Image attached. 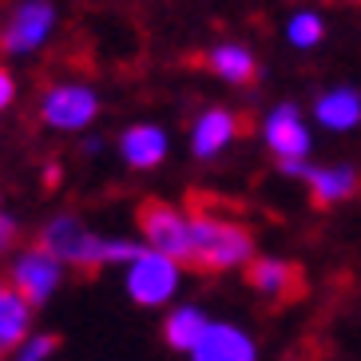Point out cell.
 I'll return each mask as SVG.
<instances>
[{"instance_id":"obj_14","label":"cell","mask_w":361,"mask_h":361,"mask_svg":"<svg viewBox=\"0 0 361 361\" xmlns=\"http://www.w3.org/2000/svg\"><path fill=\"white\" fill-rule=\"evenodd\" d=\"M357 191V171L350 167H322L310 171V195L318 207H329V202H341L345 195Z\"/></svg>"},{"instance_id":"obj_15","label":"cell","mask_w":361,"mask_h":361,"mask_svg":"<svg viewBox=\"0 0 361 361\" xmlns=\"http://www.w3.org/2000/svg\"><path fill=\"white\" fill-rule=\"evenodd\" d=\"M28 318H32V310L24 302L16 290H12L4 302H0V357L12 353L16 345H24V334H28Z\"/></svg>"},{"instance_id":"obj_16","label":"cell","mask_w":361,"mask_h":361,"mask_svg":"<svg viewBox=\"0 0 361 361\" xmlns=\"http://www.w3.org/2000/svg\"><path fill=\"white\" fill-rule=\"evenodd\" d=\"M318 119L326 123V128H334V131L353 128V123L361 119V96H357V92H350V87L329 92V96L318 99Z\"/></svg>"},{"instance_id":"obj_17","label":"cell","mask_w":361,"mask_h":361,"mask_svg":"<svg viewBox=\"0 0 361 361\" xmlns=\"http://www.w3.org/2000/svg\"><path fill=\"white\" fill-rule=\"evenodd\" d=\"M207 329H211L207 318H202L195 306H187V310H175V314H171L163 334H167V345H175V350H195Z\"/></svg>"},{"instance_id":"obj_11","label":"cell","mask_w":361,"mask_h":361,"mask_svg":"<svg viewBox=\"0 0 361 361\" xmlns=\"http://www.w3.org/2000/svg\"><path fill=\"white\" fill-rule=\"evenodd\" d=\"M119 151H123V159H128L131 167L151 171V167H159L163 155H167V139H163L159 128L139 123V128L123 131V139H119Z\"/></svg>"},{"instance_id":"obj_7","label":"cell","mask_w":361,"mask_h":361,"mask_svg":"<svg viewBox=\"0 0 361 361\" xmlns=\"http://www.w3.org/2000/svg\"><path fill=\"white\" fill-rule=\"evenodd\" d=\"M48 32H52V4L28 0V4H20V8L12 12L8 32H4V48L8 52H32V48L44 44Z\"/></svg>"},{"instance_id":"obj_13","label":"cell","mask_w":361,"mask_h":361,"mask_svg":"<svg viewBox=\"0 0 361 361\" xmlns=\"http://www.w3.org/2000/svg\"><path fill=\"white\" fill-rule=\"evenodd\" d=\"M207 68H211L214 75L231 80V84H255V80H258V64H255V56L246 52V48H238V44L214 48V52L207 56Z\"/></svg>"},{"instance_id":"obj_21","label":"cell","mask_w":361,"mask_h":361,"mask_svg":"<svg viewBox=\"0 0 361 361\" xmlns=\"http://www.w3.org/2000/svg\"><path fill=\"white\" fill-rule=\"evenodd\" d=\"M12 231H16V226H12L8 219H4V214H0V246H4V243L12 238Z\"/></svg>"},{"instance_id":"obj_8","label":"cell","mask_w":361,"mask_h":361,"mask_svg":"<svg viewBox=\"0 0 361 361\" xmlns=\"http://www.w3.org/2000/svg\"><path fill=\"white\" fill-rule=\"evenodd\" d=\"M246 278H250V286H255L258 294L274 298V302H294V298L302 294V270L290 266V262L262 258V262H255L246 270Z\"/></svg>"},{"instance_id":"obj_19","label":"cell","mask_w":361,"mask_h":361,"mask_svg":"<svg viewBox=\"0 0 361 361\" xmlns=\"http://www.w3.org/2000/svg\"><path fill=\"white\" fill-rule=\"evenodd\" d=\"M56 345H60V338L56 334H48V338H32V341H24V350L16 353V361H44V357H52Z\"/></svg>"},{"instance_id":"obj_4","label":"cell","mask_w":361,"mask_h":361,"mask_svg":"<svg viewBox=\"0 0 361 361\" xmlns=\"http://www.w3.org/2000/svg\"><path fill=\"white\" fill-rule=\"evenodd\" d=\"M179 286V262L163 250H143L128 270V290L139 306H163Z\"/></svg>"},{"instance_id":"obj_5","label":"cell","mask_w":361,"mask_h":361,"mask_svg":"<svg viewBox=\"0 0 361 361\" xmlns=\"http://www.w3.org/2000/svg\"><path fill=\"white\" fill-rule=\"evenodd\" d=\"M56 282H60V258H56L48 246L24 250V255L12 262V290H16L28 306H40L44 298H52Z\"/></svg>"},{"instance_id":"obj_20","label":"cell","mask_w":361,"mask_h":361,"mask_svg":"<svg viewBox=\"0 0 361 361\" xmlns=\"http://www.w3.org/2000/svg\"><path fill=\"white\" fill-rule=\"evenodd\" d=\"M12 96H16V84H12V75L4 72V68H0V111H4V107L12 104Z\"/></svg>"},{"instance_id":"obj_18","label":"cell","mask_w":361,"mask_h":361,"mask_svg":"<svg viewBox=\"0 0 361 361\" xmlns=\"http://www.w3.org/2000/svg\"><path fill=\"white\" fill-rule=\"evenodd\" d=\"M290 40H294L298 48H314V44L322 40V20L314 16V12L294 16V20H290Z\"/></svg>"},{"instance_id":"obj_10","label":"cell","mask_w":361,"mask_h":361,"mask_svg":"<svg viewBox=\"0 0 361 361\" xmlns=\"http://www.w3.org/2000/svg\"><path fill=\"white\" fill-rule=\"evenodd\" d=\"M191 353L195 361H255V341L234 326H211Z\"/></svg>"},{"instance_id":"obj_6","label":"cell","mask_w":361,"mask_h":361,"mask_svg":"<svg viewBox=\"0 0 361 361\" xmlns=\"http://www.w3.org/2000/svg\"><path fill=\"white\" fill-rule=\"evenodd\" d=\"M96 111H99V99L84 84H60L40 99V119L48 128H64V131L84 128L87 119H96Z\"/></svg>"},{"instance_id":"obj_1","label":"cell","mask_w":361,"mask_h":361,"mask_svg":"<svg viewBox=\"0 0 361 361\" xmlns=\"http://www.w3.org/2000/svg\"><path fill=\"white\" fill-rule=\"evenodd\" d=\"M191 246L195 270H231V266L246 262L255 255V238L250 231L238 223H226V219H214V214H191Z\"/></svg>"},{"instance_id":"obj_9","label":"cell","mask_w":361,"mask_h":361,"mask_svg":"<svg viewBox=\"0 0 361 361\" xmlns=\"http://www.w3.org/2000/svg\"><path fill=\"white\" fill-rule=\"evenodd\" d=\"M266 139H270V147L282 159H302L310 151V135L302 128V119H298V107H290V104L270 111V119H266Z\"/></svg>"},{"instance_id":"obj_3","label":"cell","mask_w":361,"mask_h":361,"mask_svg":"<svg viewBox=\"0 0 361 361\" xmlns=\"http://www.w3.org/2000/svg\"><path fill=\"white\" fill-rule=\"evenodd\" d=\"M139 231H143V238H147L155 250L171 255L183 266H191V258H195L191 219H187L183 211H175L171 202H159V199L139 202Z\"/></svg>"},{"instance_id":"obj_2","label":"cell","mask_w":361,"mask_h":361,"mask_svg":"<svg viewBox=\"0 0 361 361\" xmlns=\"http://www.w3.org/2000/svg\"><path fill=\"white\" fill-rule=\"evenodd\" d=\"M40 246H48L56 258L80 266L84 274H96L99 266L111 262V243H104V238H96V234H87L72 214H60V219H52V223L44 226Z\"/></svg>"},{"instance_id":"obj_12","label":"cell","mask_w":361,"mask_h":361,"mask_svg":"<svg viewBox=\"0 0 361 361\" xmlns=\"http://www.w3.org/2000/svg\"><path fill=\"white\" fill-rule=\"evenodd\" d=\"M238 131H243L238 116L214 107V111L199 116V123H195V131H191V147H195V155H214V151H223Z\"/></svg>"}]
</instances>
